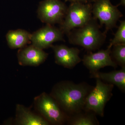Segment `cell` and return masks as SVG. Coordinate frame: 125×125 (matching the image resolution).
Instances as JSON below:
<instances>
[{
	"label": "cell",
	"instance_id": "2",
	"mask_svg": "<svg viewBox=\"0 0 125 125\" xmlns=\"http://www.w3.org/2000/svg\"><path fill=\"white\" fill-rule=\"evenodd\" d=\"M97 20L93 17L84 26L71 30L67 34L70 43L88 51L99 48L105 42L106 34L101 32Z\"/></svg>",
	"mask_w": 125,
	"mask_h": 125
},
{
	"label": "cell",
	"instance_id": "17",
	"mask_svg": "<svg viewBox=\"0 0 125 125\" xmlns=\"http://www.w3.org/2000/svg\"><path fill=\"white\" fill-rule=\"evenodd\" d=\"M97 124L95 119L91 115H79L72 118L70 124L72 125H94Z\"/></svg>",
	"mask_w": 125,
	"mask_h": 125
},
{
	"label": "cell",
	"instance_id": "7",
	"mask_svg": "<svg viewBox=\"0 0 125 125\" xmlns=\"http://www.w3.org/2000/svg\"><path fill=\"white\" fill-rule=\"evenodd\" d=\"M67 8L60 0H45L39 5V17L42 22L47 24H60L66 15Z\"/></svg>",
	"mask_w": 125,
	"mask_h": 125
},
{
	"label": "cell",
	"instance_id": "15",
	"mask_svg": "<svg viewBox=\"0 0 125 125\" xmlns=\"http://www.w3.org/2000/svg\"><path fill=\"white\" fill-rule=\"evenodd\" d=\"M120 24L117 31L115 34L114 37L111 41L108 47L111 49L112 47L118 44H125V21H120Z\"/></svg>",
	"mask_w": 125,
	"mask_h": 125
},
{
	"label": "cell",
	"instance_id": "1",
	"mask_svg": "<svg viewBox=\"0 0 125 125\" xmlns=\"http://www.w3.org/2000/svg\"><path fill=\"white\" fill-rule=\"evenodd\" d=\"M89 90L88 85L84 84L65 82L54 88L52 95L62 109L68 112L73 113L84 108Z\"/></svg>",
	"mask_w": 125,
	"mask_h": 125
},
{
	"label": "cell",
	"instance_id": "5",
	"mask_svg": "<svg viewBox=\"0 0 125 125\" xmlns=\"http://www.w3.org/2000/svg\"><path fill=\"white\" fill-rule=\"evenodd\" d=\"M92 5L93 17L99 20L101 26L104 24L107 33L109 30L116 27V23L123 14L117 6L112 4L110 0H95Z\"/></svg>",
	"mask_w": 125,
	"mask_h": 125
},
{
	"label": "cell",
	"instance_id": "14",
	"mask_svg": "<svg viewBox=\"0 0 125 125\" xmlns=\"http://www.w3.org/2000/svg\"><path fill=\"white\" fill-rule=\"evenodd\" d=\"M31 34L23 30L9 31L6 38L8 45L12 49L21 48L31 40Z\"/></svg>",
	"mask_w": 125,
	"mask_h": 125
},
{
	"label": "cell",
	"instance_id": "19",
	"mask_svg": "<svg viewBox=\"0 0 125 125\" xmlns=\"http://www.w3.org/2000/svg\"><path fill=\"white\" fill-rule=\"evenodd\" d=\"M120 5H122V6H125V0H120V3L117 5V6H119Z\"/></svg>",
	"mask_w": 125,
	"mask_h": 125
},
{
	"label": "cell",
	"instance_id": "13",
	"mask_svg": "<svg viewBox=\"0 0 125 125\" xmlns=\"http://www.w3.org/2000/svg\"><path fill=\"white\" fill-rule=\"evenodd\" d=\"M93 78L99 79L101 80L116 85L120 89L125 91V67H122L120 70L115 71L108 73L96 72L92 73Z\"/></svg>",
	"mask_w": 125,
	"mask_h": 125
},
{
	"label": "cell",
	"instance_id": "11",
	"mask_svg": "<svg viewBox=\"0 0 125 125\" xmlns=\"http://www.w3.org/2000/svg\"><path fill=\"white\" fill-rule=\"evenodd\" d=\"M48 54L33 45L20 50L18 59L20 64L23 66H37L44 62Z\"/></svg>",
	"mask_w": 125,
	"mask_h": 125
},
{
	"label": "cell",
	"instance_id": "18",
	"mask_svg": "<svg viewBox=\"0 0 125 125\" xmlns=\"http://www.w3.org/2000/svg\"><path fill=\"white\" fill-rule=\"evenodd\" d=\"M65 2L70 1L72 2H80L82 3H88L94 2L95 0H64Z\"/></svg>",
	"mask_w": 125,
	"mask_h": 125
},
{
	"label": "cell",
	"instance_id": "4",
	"mask_svg": "<svg viewBox=\"0 0 125 125\" xmlns=\"http://www.w3.org/2000/svg\"><path fill=\"white\" fill-rule=\"evenodd\" d=\"M96 79V86L87 95L84 108L103 116L105 105L112 96L114 85L105 83L100 79Z\"/></svg>",
	"mask_w": 125,
	"mask_h": 125
},
{
	"label": "cell",
	"instance_id": "12",
	"mask_svg": "<svg viewBox=\"0 0 125 125\" xmlns=\"http://www.w3.org/2000/svg\"><path fill=\"white\" fill-rule=\"evenodd\" d=\"M16 122L18 125H47L49 123L43 117L19 104L16 106Z\"/></svg>",
	"mask_w": 125,
	"mask_h": 125
},
{
	"label": "cell",
	"instance_id": "9",
	"mask_svg": "<svg viewBox=\"0 0 125 125\" xmlns=\"http://www.w3.org/2000/svg\"><path fill=\"white\" fill-rule=\"evenodd\" d=\"M111 49L102 50L96 53H90L84 56L83 63L92 73L105 66L116 67V62L112 60Z\"/></svg>",
	"mask_w": 125,
	"mask_h": 125
},
{
	"label": "cell",
	"instance_id": "10",
	"mask_svg": "<svg viewBox=\"0 0 125 125\" xmlns=\"http://www.w3.org/2000/svg\"><path fill=\"white\" fill-rule=\"evenodd\" d=\"M55 62L66 68H73L82 60L79 54L80 51L76 48H69L64 45L52 46Z\"/></svg>",
	"mask_w": 125,
	"mask_h": 125
},
{
	"label": "cell",
	"instance_id": "3",
	"mask_svg": "<svg viewBox=\"0 0 125 125\" xmlns=\"http://www.w3.org/2000/svg\"><path fill=\"white\" fill-rule=\"evenodd\" d=\"M92 5L90 3L72 2L67 8L61 30L68 34L71 30L84 26L92 18Z\"/></svg>",
	"mask_w": 125,
	"mask_h": 125
},
{
	"label": "cell",
	"instance_id": "6",
	"mask_svg": "<svg viewBox=\"0 0 125 125\" xmlns=\"http://www.w3.org/2000/svg\"><path fill=\"white\" fill-rule=\"evenodd\" d=\"M36 107L43 118L49 123L61 125L65 121V116L56 101L43 93L34 99Z\"/></svg>",
	"mask_w": 125,
	"mask_h": 125
},
{
	"label": "cell",
	"instance_id": "8",
	"mask_svg": "<svg viewBox=\"0 0 125 125\" xmlns=\"http://www.w3.org/2000/svg\"><path fill=\"white\" fill-rule=\"evenodd\" d=\"M64 33L60 29L47 24L31 34V40L32 45L43 49L51 47L53 43L59 41H64Z\"/></svg>",
	"mask_w": 125,
	"mask_h": 125
},
{
	"label": "cell",
	"instance_id": "16",
	"mask_svg": "<svg viewBox=\"0 0 125 125\" xmlns=\"http://www.w3.org/2000/svg\"><path fill=\"white\" fill-rule=\"evenodd\" d=\"M113 55L119 64L122 67L125 65V44H118L113 46Z\"/></svg>",
	"mask_w": 125,
	"mask_h": 125
}]
</instances>
